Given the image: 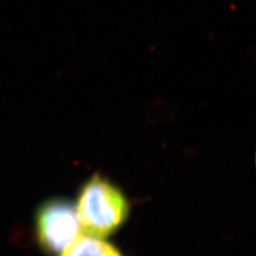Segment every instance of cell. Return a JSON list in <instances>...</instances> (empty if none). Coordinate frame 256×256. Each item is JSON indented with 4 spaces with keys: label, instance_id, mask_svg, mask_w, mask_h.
Masks as SVG:
<instances>
[{
    "label": "cell",
    "instance_id": "cell-2",
    "mask_svg": "<svg viewBox=\"0 0 256 256\" xmlns=\"http://www.w3.org/2000/svg\"><path fill=\"white\" fill-rule=\"evenodd\" d=\"M40 244L50 253H60L78 237L80 223L75 208L64 200H52L40 208L36 220Z\"/></svg>",
    "mask_w": 256,
    "mask_h": 256
},
{
    "label": "cell",
    "instance_id": "cell-3",
    "mask_svg": "<svg viewBox=\"0 0 256 256\" xmlns=\"http://www.w3.org/2000/svg\"><path fill=\"white\" fill-rule=\"evenodd\" d=\"M61 256H122L111 244L92 236H80L62 251Z\"/></svg>",
    "mask_w": 256,
    "mask_h": 256
},
{
    "label": "cell",
    "instance_id": "cell-1",
    "mask_svg": "<svg viewBox=\"0 0 256 256\" xmlns=\"http://www.w3.org/2000/svg\"><path fill=\"white\" fill-rule=\"evenodd\" d=\"M76 212L88 235L106 237L125 222L128 203L118 188L95 175L80 191Z\"/></svg>",
    "mask_w": 256,
    "mask_h": 256
}]
</instances>
